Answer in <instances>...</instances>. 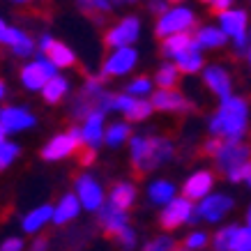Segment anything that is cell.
I'll list each match as a JSON object with an SVG mask.
<instances>
[{
    "mask_svg": "<svg viewBox=\"0 0 251 251\" xmlns=\"http://www.w3.org/2000/svg\"><path fill=\"white\" fill-rule=\"evenodd\" d=\"M249 125V104L242 97H226L221 99L219 108L210 118L207 127L210 134L217 138H242Z\"/></svg>",
    "mask_w": 251,
    "mask_h": 251,
    "instance_id": "6da1fadb",
    "label": "cell"
},
{
    "mask_svg": "<svg viewBox=\"0 0 251 251\" xmlns=\"http://www.w3.org/2000/svg\"><path fill=\"white\" fill-rule=\"evenodd\" d=\"M173 157V143L164 136H131V161L138 177Z\"/></svg>",
    "mask_w": 251,
    "mask_h": 251,
    "instance_id": "7a4b0ae2",
    "label": "cell"
},
{
    "mask_svg": "<svg viewBox=\"0 0 251 251\" xmlns=\"http://www.w3.org/2000/svg\"><path fill=\"white\" fill-rule=\"evenodd\" d=\"M214 161H217V168L230 182L247 180V173L251 166V145L244 143L242 138H221Z\"/></svg>",
    "mask_w": 251,
    "mask_h": 251,
    "instance_id": "3957f363",
    "label": "cell"
},
{
    "mask_svg": "<svg viewBox=\"0 0 251 251\" xmlns=\"http://www.w3.org/2000/svg\"><path fill=\"white\" fill-rule=\"evenodd\" d=\"M217 23L221 30L233 39V49L237 55H247L251 51V23L249 12L242 7H230L226 12H217Z\"/></svg>",
    "mask_w": 251,
    "mask_h": 251,
    "instance_id": "277c9868",
    "label": "cell"
},
{
    "mask_svg": "<svg viewBox=\"0 0 251 251\" xmlns=\"http://www.w3.org/2000/svg\"><path fill=\"white\" fill-rule=\"evenodd\" d=\"M196 28V12L187 5H171L166 14L157 16V25L154 32L157 37H171V35H180V32H191Z\"/></svg>",
    "mask_w": 251,
    "mask_h": 251,
    "instance_id": "5b68a950",
    "label": "cell"
},
{
    "mask_svg": "<svg viewBox=\"0 0 251 251\" xmlns=\"http://www.w3.org/2000/svg\"><path fill=\"white\" fill-rule=\"evenodd\" d=\"M58 74V67H55L53 62L49 60L42 51H39L35 58H32L30 62H25L21 67V85L25 88V90H44V85L51 81V78Z\"/></svg>",
    "mask_w": 251,
    "mask_h": 251,
    "instance_id": "8992f818",
    "label": "cell"
},
{
    "mask_svg": "<svg viewBox=\"0 0 251 251\" xmlns=\"http://www.w3.org/2000/svg\"><path fill=\"white\" fill-rule=\"evenodd\" d=\"M141 37V19L138 16H125L111 25L104 35V44L108 49H120V46H134Z\"/></svg>",
    "mask_w": 251,
    "mask_h": 251,
    "instance_id": "52a82bcc",
    "label": "cell"
},
{
    "mask_svg": "<svg viewBox=\"0 0 251 251\" xmlns=\"http://www.w3.org/2000/svg\"><path fill=\"white\" fill-rule=\"evenodd\" d=\"M81 148H83L81 129H69V131H65V134L53 136L49 143L44 145V150H42V159H46V161L65 159V157L74 154L76 150H81Z\"/></svg>",
    "mask_w": 251,
    "mask_h": 251,
    "instance_id": "ba28073f",
    "label": "cell"
},
{
    "mask_svg": "<svg viewBox=\"0 0 251 251\" xmlns=\"http://www.w3.org/2000/svg\"><path fill=\"white\" fill-rule=\"evenodd\" d=\"M138 62V51L134 46H120V49H111L106 60L101 65V78L111 76H125Z\"/></svg>",
    "mask_w": 251,
    "mask_h": 251,
    "instance_id": "9c48e42d",
    "label": "cell"
},
{
    "mask_svg": "<svg viewBox=\"0 0 251 251\" xmlns=\"http://www.w3.org/2000/svg\"><path fill=\"white\" fill-rule=\"evenodd\" d=\"M0 44L7 46L16 58H30V55H35V46H37L28 32L16 28V25H9L7 21H0Z\"/></svg>",
    "mask_w": 251,
    "mask_h": 251,
    "instance_id": "30bf717a",
    "label": "cell"
},
{
    "mask_svg": "<svg viewBox=\"0 0 251 251\" xmlns=\"http://www.w3.org/2000/svg\"><path fill=\"white\" fill-rule=\"evenodd\" d=\"M37 49L46 55V58H49V60L53 62L58 69H67V67H74V65H76V53H74V51H72L65 42L53 39L49 32L39 35Z\"/></svg>",
    "mask_w": 251,
    "mask_h": 251,
    "instance_id": "8fae6325",
    "label": "cell"
},
{
    "mask_svg": "<svg viewBox=\"0 0 251 251\" xmlns=\"http://www.w3.org/2000/svg\"><path fill=\"white\" fill-rule=\"evenodd\" d=\"M35 125H37V118L28 108L5 106L0 111V136L2 138H7L9 134H16V131L30 129Z\"/></svg>",
    "mask_w": 251,
    "mask_h": 251,
    "instance_id": "7c38bea8",
    "label": "cell"
},
{
    "mask_svg": "<svg viewBox=\"0 0 251 251\" xmlns=\"http://www.w3.org/2000/svg\"><path fill=\"white\" fill-rule=\"evenodd\" d=\"M113 111H120L129 122H138V120L150 118V113L154 111V106H152V101H148V99L134 97V95H129V92H125V95H115Z\"/></svg>",
    "mask_w": 251,
    "mask_h": 251,
    "instance_id": "4fadbf2b",
    "label": "cell"
},
{
    "mask_svg": "<svg viewBox=\"0 0 251 251\" xmlns=\"http://www.w3.org/2000/svg\"><path fill=\"white\" fill-rule=\"evenodd\" d=\"M194 205H191L189 198H173L166 205V210L159 217V226L164 230H175L177 226H182L184 221H191L194 217Z\"/></svg>",
    "mask_w": 251,
    "mask_h": 251,
    "instance_id": "5bb4252c",
    "label": "cell"
},
{
    "mask_svg": "<svg viewBox=\"0 0 251 251\" xmlns=\"http://www.w3.org/2000/svg\"><path fill=\"white\" fill-rule=\"evenodd\" d=\"M152 106L154 111H164V113H184L189 111L191 104L182 92H177L175 88H159L152 95Z\"/></svg>",
    "mask_w": 251,
    "mask_h": 251,
    "instance_id": "9a60e30c",
    "label": "cell"
},
{
    "mask_svg": "<svg viewBox=\"0 0 251 251\" xmlns=\"http://www.w3.org/2000/svg\"><path fill=\"white\" fill-rule=\"evenodd\" d=\"M203 83L210 88V92H214L219 99L230 97V90H233V81H230V74L221 65H205L203 69Z\"/></svg>",
    "mask_w": 251,
    "mask_h": 251,
    "instance_id": "2e32d148",
    "label": "cell"
},
{
    "mask_svg": "<svg viewBox=\"0 0 251 251\" xmlns=\"http://www.w3.org/2000/svg\"><path fill=\"white\" fill-rule=\"evenodd\" d=\"M76 194L81 198V205L85 210H99L104 205V191L90 175H81L76 180Z\"/></svg>",
    "mask_w": 251,
    "mask_h": 251,
    "instance_id": "e0dca14e",
    "label": "cell"
},
{
    "mask_svg": "<svg viewBox=\"0 0 251 251\" xmlns=\"http://www.w3.org/2000/svg\"><path fill=\"white\" fill-rule=\"evenodd\" d=\"M99 224H101V228L106 230V235L118 237L122 230L127 228V214H125V210L115 207L108 201L106 205L99 207Z\"/></svg>",
    "mask_w": 251,
    "mask_h": 251,
    "instance_id": "ac0fdd59",
    "label": "cell"
},
{
    "mask_svg": "<svg viewBox=\"0 0 251 251\" xmlns=\"http://www.w3.org/2000/svg\"><path fill=\"white\" fill-rule=\"evenodd\" d=\"M104 111H92L88 118L83 120V127H81V136H83V145L88 148H97L99 141L104 138L106 129H104Z\"/></svg>",
    "mask_w": 251,
    "mask_h": 251,
    "instance_id": "d6986e66",
    "label": "cell"
},
{
    "mask_svg": "<svg viewBox=\"0 0 251 251\" xmlns=\"http://www.w3.org/2000/svg\"><path fill=\"white\" fill-rule=\"evenodd\" d=\"M230 207H233V201L228 196H224V194H217V196L203 198V203L196 207V212L205 221H219Z\"/></svg>",
    "mask_w": 251,
    "mask_h": 251,
    "instance_id": "ffe728a7",
    "label": "cell"
},
{
    "mask_svg": "<svg viewBox=\"0 0 251 251\" xmlns=\"http://www.w3.org/2000/svg\"><path fill=\"white\" fill-rule=\"evenodd\" d=\"M214 184V175L210 173V171H198V173H194L184 182L182 187V194L184 198H189V201H196V198H205L207 194H210V189H212Z\"/></svg>",
    "mask_w": 251,
    "mask_h": 251,
    "instance_id": "44dd1931",
    "label": "cell"
},
{
    "mask_svg": "<svg viewBox=\"0 0 251 251\" xmlns=\"http://www.w3.org/2000/svg\"><path fill=\"white\" fill-rule=\"evenodd\" d=\"M196 44L205 51V49H221V46L228 44V35L221 30V25H198L194 32Z\"/></svg>",
    "mask_w": 251,
    "mask_h": 251,
    "instance_id": "7402d4cb",
    "label": "cell"
},
{
    "mask_svg": "<svg viewBox=\"0 0 251 251\" xmlns=\"http://www.w3.org/2000/svg\"><path fill=\"white\" fill-rule=\"evenodd\" d=\"M173 62L177 65V69H180L182 74H198V72H203V69H205L203 49H201L198 44H194L191 49H187L184 53H180Z\"/></svg>",
    "mask_w": 251,
    "mask_h": 251,
    "instance_id": "603a6c76",
    "label": "cell"
},
{
    "mask_svg": "<svg viewBox=\"0 0 251 251\" xmlns=\"http://www.w3.org/2000/svg\"><path fill=\"white\" fill-rule=\"evenodd\" d=\"M196 44V39L191 37V32H180V35H171V37L161 39V53L168 60H175L180 53H184L187 49Z\"/></svg>",
    "mask_w": 251,
    "mask_h": 251,
    "instance_id": "cb8c5ba5",
    "label": "cell"
},
{
    "mask_svg": "<svg viewBox=\"0 0 251 251\" xmlns=\"http://www.w3.org/2000/svg\"><path fill=\"white\" fill-rule=\"evenodd\" d=\"M67 92H69V81L62 76V74H55V76L44 85L42 97H44L46 104H60L62 99L67 97Z\"/></svg>",
    "mask_w": 251,
    "mask_h": 251,
    "instance_id": "d4e9b609",
    "label": "cell"
},
{
    "mask_svg": "<svg viewBox=\"0 0 251 251\" xmlns=\"http://www.w3.org/2000/svg\"><path fill=\"white\" fill-rule=\"evenodd\" d=\"M78 207H81L78 205V196H72V194L62 196L60 203H58V207H55V212H53V224L62 226V224L72 221L78 214Z\"/></svg>",
    "mask_w": 251,
    "mask_h": 251,
    "instance_id": "484cf974",
    "label": "cell"
},
{
    "mask_svg": "<svg viewBox=\"0 0 251 251\" xmlns=\"http://www.w3.org/2000/svg\"><path fill=\"white\" fill-rule=\"evenodd\" d=\"M53 212L55 210L51 205H42V207H37V210H32V212L23 219V230H25V233H37L46 221H53Z\"/></svg>",
    "mask_w": 251,
    "mask_h": 251,
    "instance_id": "4316f807",
    "label": "cell"
},
{
    "mask_svg": "<svg viewBox=\"0 0 251 251\" xmlns=\"http://www.w3.org/2000/svg\"><path fill=\"white\" fill-rule=\"evenodd\" d=\"M134 198H136V189H134L129 182H118V184H113V189H111V203H113L115 207L127 210V207L134 203Z\"/></svg>",
    "mask_w": 251,
    "mask_h": 251,
    "instance_id": "83f0119b",
    "label": "cell"
},
{
    "mask_svg": "<svg viewBox=\"0 0 251 251\" xmlns=\"http://www.w3.org/2000/svg\"><path fill=\"white\" fill-rule=\"evenodd\" d=\"M180 69L175 62H161V67L157 69V74H154V83L159 85V88H175L177 81H180Z\"/></svg>",
    "mask_w": 251,
    "mask_h": 251,
    "instance_id": "f1b7e54d",
    "label": "cell"
},
{
    "mask_svg": "<svg viewBox=\"0 0 251 251\" xmlns=\"http://www.w3.org/2000/svg\"><path fill=\"white\" fill-rule=\"evenodd\" d=\"M129 136H131V127L127 122H113V125H108L106 134H104V141H106L111 148H118V145H122Z\"/></svg>",
    "mask_w": 251,
    "mask_h": 251,
    "instance_id": "f546056e",
    "label": "cell"
},
{
    "mask_svg": "<svg viewBox=\"0 0 251 251\" xmlns=\"http://www.w3.org/2000/svg\"><path fill=\"white\" fill-rule=\"evenodd\" d=\"M122 0H83L81 7L92 16H106L111 14L115 7H120Z\"/></svg>",
    "mask_w": 251,
    "mask_h": 251,
    "instance_id": "4dcf8cb0",
    "label": "cell"
},
{
    "mask_svg": "<svg viewBox=\"0 0 251 251\" xmlns=\"http://www.w3.org/2000/svg\"><path fill=\"white\" fill-rule=\"evenodd\" d=\"M148 194H150V201H152V203L161 205V203H171V201H173L175 187L171 182H166V180H159V182H154L152 187H150Z\"/></svg>",
    "mask_w": 251,
    "mask_h": 251,
    "instance_id": "1f68e13d",
    "label": "cell"
},
{
    "mask_svg": "<svg viewBox=\"0 0 251 251\" xmlns=\"http://www.w3.org/2000/svg\"><path fill=\"white\" fill-rule=\"evenodd\" d=\"M237 228L240 226H226V228H221L212 240L214 251H230V244H233V237H235Z\"/></svg>",
    "mask_w": 251,
    "mask_h": 251,
    "instance_id": "d6a6232c",
    "label": "cell"
},
{
    "mask_svg": "<svg viewBox=\"0 0 251 251\" xmlns=\"http://www.w3.org/2000/svg\"><path fill=\"white\" fill-rule=\"evenodd\" d=\"M16 157H19V145L7 141V138H2V143H0V166L7 168Z\"/></svg>",
    "mask_w": 251,
    "mask_h": 251,
    "instance_id": "836d02e7",
    "label": "cell"
},
{
    "mask_svg": "<svg viewBox=\"0 0 251 251\" xmlns=\"http://www.w3.org/2000/svg\"><path fill=\"white\" fill-rule=\"evenodd\" d=\"M127 92L134 95V97H148V95L152 92V81H150L148 76H138L127 85Z\"/></svg>",
    "mask_w": 251,
    "mask_h": 251,
    "instance_id": "e575fe53",
    "label": "cell"
},
{
    "mask_svg": "<svg viewBox=\"0 0 251 251\" xmlns=\"http://www.w3.org/2000/svg\"><path fill=\"white\" fill-rule=\"evenodd\" d=\"M230 251H251V226L249 228H237Z\"/></svg>",
    "mask_w": 251,
    "mask_h": 251,
    "instance_id": "d590c367",
    "label": "cell"
},
{
    "mask_svg": "<svg viewBox=\"0 0 251 251\" xmlns=\"http://www.w3.org/2000/svg\"><path fill=\"white\" fill-rule=\"evenodd\" d=\"M175 249V242L171 240V237H157V240H152V242H148L143 247V251H173Z\"/></svg>",
    "mask_w": 251,
    "mask_h": 251,
    "instance_id": "8d00e7d4",
    "label": "cell"
},
{
    "mask_svg": "<svg viewBox=\"0 0 251 251\" xmlns=\"http://www.w3.org/2000/svg\"><path fill=\"white\" fill-rule=\"evenodd\" d=\"M207 244V235L205 233H191L187 240H184V247L189 251H194V249H203Z\"/></svg>",
    "mask_w": 251,
    "mask_h": 251,
    "instance_id": "74e56055",
    "label": "cell"
},
{
    "mask_svg": "<svg viewBox=\"0 0 251 251\" xmlns=\"http://www.w3.org/2000/svg\"><path fill=\"white\" fill-rule=\"evenodd\" d=\"M118 240H120V244L125 247V249H131V247L136 244V233H134V230L127 226V228H125L120 235H118Z\"/></svg>",
    "mask_w": 251,
    "mask_h": 251,
    "instance_id": "f35d334b",
    "label": "cell"
},
{
    "mask_svg": "<svg viewBox=\"0 0 251 251\" xmlns=\"http://www.w3.org/2000/svg\"><path fill=\"white\" fill-rule=\"evenodd\" d=\"M148 9H150L152 14L161 16V14H166L168 9H171V5H168V0H150V2H148Z\"/></svg>",
    "mask_w": 251,
    "mask_h": 251,
    "instance_id": "ab89813d",
    "label": "cell"
},
{
    "mask_svg": "<svg viewBox=\"0 0 251 251\" xmlns=\"http://www.w3.org/2000/svg\"><path fill=\"white\" fill-rule=\"evenodd\" d=\"M201 2L210 5V7L217 9V12H226V9H230L235 5V0H201Z\"/></svg>",
    "mask_w": 251,
    "mask_h": 251,
    "instance_id": "60d3db41",
    "label": "cell"
},
{
    "mask_svg": "<svg viewBox=\"0 0 251 251\" xmlns=\"http://www.w3.org/2000/svg\"><path fill=\"white\" fill-rule=\"evenodd\" d=\"M0 251H23V240H19V237H9V240L2 242V249Z\"/></svg>",
    "mask_w": 251,
    "mask_h": 251,
    "instance_id": "b9f144b4",
    "label": "cell"
},
{
    "mask_svg": "<svg viewBox=\"0 0 251 251\" xmlns=\"http://www.w3.org/2000/svg\"><path fill=\"white\" fill-rule=\"evenodd\" d=\"M92 159H95V148H88V145H83V148H81V154H78V161L88 166V164H92Z\"/></svg>",
    "mask_w": 251,
    "mask_h": 251,
    "instance_id": "7bdbcfd3",
    "label": "cell"
},
{
    "mask_svg": "<svg viewBox=\"0 0 251 251\" xmlns=\"http://www.w3.org/2000/svg\"><path fill=\"white\" fill-rule=\"evenodd\" d=\"M46 247H49V244H46V240H44V237H39V240H35V244H32L30 251H46Z\"/></svg>",
    "mask_w": 251,
    "mask_h": 251,
    "instance_id": "ee69618b",
    "label": "cell"
},
{
    "mask_svg": "<svg viewBox=\"0 0 251 251\" xmlns=\"http://www.w3.org/2000/svg\"><path fill=\"white\" fill-rule=\"evenodd\" d=\"M5 95H7V85L0 83V97H5Z\"/></svg>",
    "mask_w": 251,
    "mask_h": 251,
    "instance_id": "f6af8a7d",
    "label": "cell"
},
{
    "mask_svg": "<svg viewBox=\"0 0 251 251\" xmlns=\"http://www.w3.org/2000/svg\"><path fill=\"white\" fill-rule=\"evenodd\" d=\"M9 2H14V5H28V2H32V0H9Z\"/></svg>",
    "mask_w": 251,
    "mask_h": 251,
    "instance_id": "bcb514c9",
    "label": "cell"
},
{
    "mask_svg": "<svg viewBox=\"0 0 251 251\" xmlns=\"http://www.w3.org/2000/svg\"><path fill=\"white\" fill-rule=\"evenodd\" d=\"M173 251H189V249H187V247H177V244H175V249Z\"/></svg>",
    "mask_w": 251,
    "mask_h": 251,
    "instance_id": "7dc6e473",
    "label": "cell"
},
{
    "mask_svg": "<svg viewBox=\"0 0 251 251\" xmlns=\"http://www.w3.org/2000/svg\"><path fill=\"white\" fill-rule=\"evenodd\" d=\"M247 182H249V187H251V166H249V173H247Z\"/></svg>",
    "mask_w": 251,
    "mask_h": 251,
    "instance_id": "c3c4849f",
    "label": "cell"
},
{
    "mask_svg": "<svg viewBox=\"0 0 251 251\" xmlns=\"http://www.w3.org/2000/svg\"><path fill=\"white\" fill-rule=\"evenodd\" d=\"M247 60H249V69H251V51L247 53Z\"/></svg>",
    "mask_w": 251,
    "mask_h": 251,
    "instance_id": "681fc988",
    "label": "cell"
},
{
    "mask_svg": "<svg viewBox=\"0 0 251 251\" xmlns=\"http://www.w3.org/2000/svg\"><path fill=\"white\" fill-rule=\"evenodd\" d=\"M247 219H249V226H251V207H249V214H247Z\"/></svg>",
    "mask_w": 251,
    "mask_h": 251,
    "instance_id": "f907efd6",
    "label": "cell"
},
{
    "mask_svg": "<svg viewBox=\"0 0 251 251\" xmlns=\"http://www.w3.org/2000/svg\"><path fill=\"white\" fill-rule=\"evenodd\" d=\"M168 2H182V0H168Z\"/></svg>",
    "mask_w": 251,
    "mask_h": 251,
    "instance_id": "816d5d0a",
    "label": "cell"
},
{
    "mask_svg": "<svg viewBox=\"0 0 251 251\" xmlns=\"http://www.w3.org/2000/svg\"><path fill=\"white\" fill-rule=\"evenodd\" d=\"M122 2H134V0H122Z\"/></svg>",
    "mask_w": 251,
    "mask_h": 251,
    "instance_id": "f5cc1de1",
    "label": "cell"
},
{
    "mask_svg": "<svg viewBox=\"0 0 251 251\" xmlns=\"http://www.w3.org/2000/svg\"><path fill=\"white\" fill-rule=\"evenodd\" d=\"M78 2H83V0H78Z\"/></svg>",
    "mask_w": 251,
    "mask_h": 251,
    "instance_id": "db71d44e",
    "label": "cell"
}]
</instances>
